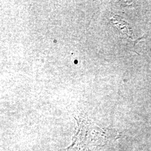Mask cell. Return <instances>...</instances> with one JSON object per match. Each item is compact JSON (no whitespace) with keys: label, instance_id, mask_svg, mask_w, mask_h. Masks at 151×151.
<instances>
[{"label":"cell","instance_id":"1","mask_svg":"<svg viewBox=\"0 0 151 151\" xmlns=\"http://www.w3.org/2000/svg\"><path fill=\"white\" fill-rule=\"evenodd\" d=\"M88 122L83 121L79 124L72 144L64 151H95L97 148V137Z\"/></svg>","mask_w":151,"mask_h":151}]
</instances>
